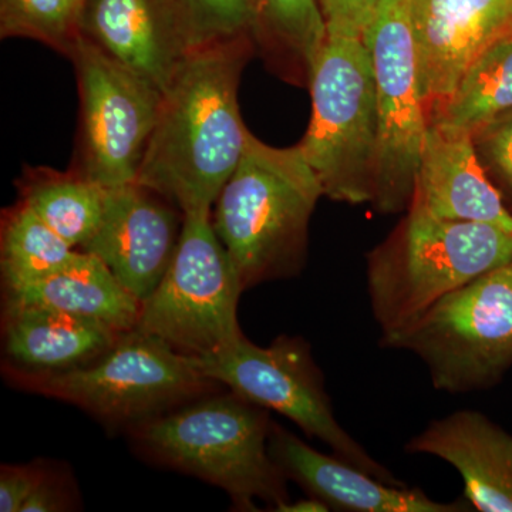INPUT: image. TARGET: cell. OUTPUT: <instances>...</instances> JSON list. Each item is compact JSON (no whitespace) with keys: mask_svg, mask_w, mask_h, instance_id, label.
<instances>
[{"mask_svg":"<svg viewBox=\"0 0 512 512\" xmlns=\"http://www.w3.org/2000/svg\"><path fill=\"white\" fill-rule=\"evenodd\" d=\"M251 37L191 50L165 89L136 183L184 215L211 214L249 137L238 104Z\"/></svg>","mask_w":512,"mask_h":512,"instance_id":"obj_1","label":"cell"},{"mask_svg":"<svg viewBox=\"0 0 512 512\" xmlns=\"http://www.w3.org/2000/svg\"><path fill=\"white\" fill-rule=\"evenodd\" d=\"M320 197L322 185L301 148L268 146L251 134L211 212L245 291L301 272Z\"/></svg>","mask_w":512,"mask_h":512,"instance_id":"obj_2","label":"cell"},{"mask_svg":"<svg viewBox=\"0 0 512 512\" xmlns=\"http://www.w3.org/2000/svg\"><path fill=\"white\" fill-rule=\"evenodd\" d=\"M271 417L239 394L198 397L134 427L144 453L222 488L234 507L276 510L289 501L284 471L269 453Z\"/></svg>","mask_w":512,"mask_h":512,"instance_id":"obj_3","label":"cell"},{"mask_svg":"<svg viewBox=\"0 0 512 512\" xmlns=\"http://www.w3.org/2000/svg\"><path fill=\"white\" fill-rule=\"evenodd\" d=\"M512 262V232L410 210L369 258L367 284L382 339L396 335L461 286Z\"/></svg>","mask_w":512,"mask_h":512,"instance_id":"obj_4","label":"cell"},{"mask_svg":"<svg viewBox=\"0 0 512 512\" xmlns=\"http://www.w3.org/2000/svg\"><path fill=\"white\" fill-rule=\"evenodd\" d=\"M312 117L298 147L333 201L373 202L379 160L375 67L365 40L326 35L308 74Z\"/></svg>","mask_w":512,"mask_h":512,"instance_id":"obj_5","label":"cell"},{"mask_svg":"<svg viewBox=\"0 0 512 512\" xmlns=\"http://www.w3.org/2000/svg\"><path fill=\"white\" fill-rule=\"evenodd\" d=\"M13 380L104 423L130 427L198 399L217 384L201 372L197 359L137 328L121 333L116 345L89 365L52 375L13 373Z\"/></svg>","mask_w":512,"mask_h":512,"instance_id":"obj_6","label":"cell"},{"mask_svg":"<svg viewBox=\"0 0 512 512\" xmlns=\"http://www.w3.org/2000/svg\"><path fill=\"white\" fill-rule=\"evenodd\" d=\"M384 348L406 349L429 367L437 390L484 389L512 365V266L447 293Z\"/></svg>","mask_w":512,"mask_h":512,"instance_id":"obj_7","label":"cell"},{"mask_svg":"<svg viewBox=\"0 0 512 512\" xmlns=\"http://www.w3.org/2000/svg\"><path fill=\"white\" fill-rule=\"evenodd\" d=\"M237 268L215 234L211 214L184 215L173 261L153 293L141 302L137 329L181 355L202 359L242 338Z\"/></svg>","mask_w":512,"mask_h":512,"instance_id":"obj_8","label":"cell"},{"mask_svg":"<svg viewBox=\"0 0 512 512\" xmlns=\"http://www.w3.org/2000/svg\"><path fill=\"white\" fill-rule=\"evenodd\" d=\"M208 379L256 406L282 414L360 470L386 483L402 484L360 446L335 419L322 373L302 338L279 336L269 346L245 336L215 355L197 359Z\"/></svg>","mask_w":512,"mask_h":512,"instance_id":"obj_9","label":"cell"},{"mask_svg":"<svg viewBox=\"0 0 512 512\" xmlns=\"http://www.w3.org/2000/svg\"><path fill=\"white\" fill-rule=\"evenodd\" d=\"M80 93L77 173L106 188L136 183L163 92L79 37L69 55Z\"/></svg>","mask_w":512,"mask_h":512,"instance_id":"obj_10","label":"cell"},{"mask_svg":"<svg viewBox=\"0 0 512 512\" xmlns=\"http://www.w3.org/2000/svg\"><path fill=\"white\" fill-rule=\"evenodd\" d=\"M375 67L379 160L373 204L383 214L410 207L429 116L421 99L410 0H383L365 35Z\"/></svg>","mask_w":512,"mask_h":512,"instance_id":"obj_11","label":"cell"},{"mask_svg":"<svg viewBox=\"0 0 512 512\" xmlns=\"http://www.w3.org/2000/svg\"><path fill=\"white\" fill-rule=\"evenodd\" d=\"M410 19L430 116L490 47L512 37V0H410Z\"/></svg>","mask_w":512,"mask_h":512,"instance_id":"obj_12","label":"cell"},{"mask_svg":"<svg viewBox=\"0 0 512 512\" xmlns=\"http://www.w3.org/2000/svg\"><path fill=\"white\" fill-rule=\"evenodd\" d=\"M183 224V212L144 185L109 188L100 227L80 251L99 258L144 302L173 261Z\"/></svg>","mask_w":512,"mask_h":512,"instance_id":"obj_13","label":"cell"},{"mask_svg":"<svg viewBox=\"0 0 512 512\" xmlns=\"http://www.w3.org/2000/svg\"><path fill=\"white\" fill-rule=\"evenodd\" d=\"M79 35L163 93L191 52L165 0H86Z\"/></svg>","mask_w":512,"mask_h":512,"instance_id":"obj_14","label":"cell"},{"mask_svg":"<svg viewBox=\"0 0 512 512\" xmlns=\"http://www.w3.org/2000/svg\"><path fill=\"white\" fill-rule=\"evenodd\" d=\"M410 210L448 221L484 222L512 232V214L488 180L466 131L429 123Z\"/></svg>","mask_w":512,"mask_h":512,"instance_id":"obj_15","label":"cell"},{"mask_svg":"<svg viewBox=\"0 0 512 512\" xmlns=\"http://www.w3.org/2000/svg\"><path fill=\"white\" fill-rule=\"evenodd\" d=\"M269 453L275 463L329 510L352 512H461L466 504L437 503L419 488L386 483L338 456L319 453L272 423Z\"/></svg>","mask_w":512,"mask_h":512,"instance_id":"obj_16","label":"cell"},{"mask_svg":"<svg viewBox=\"0 0 512 512\" xmlns=\"http://www.w3.org/2000/svg\"><path fill=\"white\" fill-rule=\"evenodd\" d=\"M451 464L474 510L512 512V436L484 414L461 410L433 421L406 446Z\"/></svg>","mask_w":512,"mask_h":512,"instance_id":"obj_17","label":"cell"},{"mask_svg":"<svg viewBox=\"0 0 512 512\" xmlns=\"http://www.w3.org/2000/svg\"><path fill=\"white\" fill-rule=\"evenodd\" d=\"M120 336L109 326L57 309L3 301V348L13 373L52 375L89 365Z\"/></svg>","mask_w":512,"mask_h":512,"instance_id":"obj_18","label":"cell"},{"mask_svg":"<svg viewBox=\"0 0 512 512\" xmlns=\"http://www.w3.org/2000/svg\"><path fill=\"white\" fill-rule=\"evenodd\" d=\"M3 301L35 303L93 320L124 333L136 329L141 302L127 291L99 258L79 251L59 271L3 292Z\"/></svg>","mask_w":512,"mask_h":512,"instance_id":"obj_19","label":"cell"},{"mask_svg":"<svg viewBox=\"0 0 512 512\" xmlns=\"http://www.w3.org/2000/svg\"><path fill=\"white\" fill-rule=\"evenodd\" d=\"M107 192L76 170L69 173L35 168L19 183V200L80 251L99 229L106 210Z\"/></svg>","mask_w":512,"mask_h":512,"instance_id":"obj_20","label":"cell"},{"mask_svg":"<svg viewBox=\"0 0 512 512\" xmlns=\"http://www.w3.org/2000/svg\"><path fill=\"white\" fill-rule=\"evenodd\" d=\"M77 249L67 244L28 204L16 202L3 211L0 272L3 292L15 291L59 271Z\"/></svg>","mask_w":512,"mask_h":512,"instance_id":"obj_21","label":"cell"},{"mask_svg":"<svg viewBox=\"0 0 512 512\" xmlns=\"http://www.w3.org/2000/svg\"><path fill=\"white\" fill-rule=\"evenodd\" d=\"M512 111V37L487 50L458 83L450 99L429 116L473 136L485 124Z\"/></svg>","mask_w":512,"mask_h":512,"instance_id":"obj_22","label":"cell"},{"mask_svg":"<svg viewBox=\"0 0 512 512\" xmlns=\"http://www.w3.org/2000/svg\"><path fill=\"white\" fill-rule=\"evenodd\" d=\"M254 35L284 50L309 74L326 40L318 0H255Z\"/></svg>","mask_w":512,"mask_h":512,"instance_id":"obj_23","label":"cell"},{"mask_svg":"<svg viewBox=\"0 0 512 512\" xmlns=\"http://www.w3.org/2000/svg\"><path fill=\"white\" fill-rule=\"evenodd\" d=\"M86 0H0V35L26 37L69 56Z\"/></svg>","mask_w":512,"mask_h":512,"instance_id":"obj_24","label":"cell"},{"mask_svg":"<svg viewBox=\"0 0 512 512\" xmlns=\"http://www.w3.org/2000/svg\"><path fill=\"white\" fill-rule=\"evenodd\" d=\"M191 50L251 37L255 0H165Z\"/></svg>","mask_w":512,"mask_h":512,"instance_id":"obj_25","label":"cell"},{"mask_svg":"<svg viewBox=\"0 0 512 512\" xmlns=\"http://www.w3.org/2000/svg\"><path fill=\"white\" fill-rule=\"evenodd\" d=\"M326 35L365 39L383 0H318Z\"/></svg>","mask_w":512,"mask_h":512,"instance_id":"obj_26","label":"cell"},{"mask_svg":"<svg viewBox=\"0 0 512 512\" xmlns=\"http://www.w3.org/2000/svg\"><path fill=\"white\" fill-rule=\"evenodd\" d=\"M471 137L480 160L512 191V111L485 124Z\"/></svg>","mask_w":512,"mask_h":512,"instance_id":"obj_27","label":"cell"},{"mask_svg":"<svg viewBox=\"0 0 512 512\" xmlns=\"http://www.w3.org/2000/svg\"><path fill=\"white\" fill-rule=\"evenodd\" d=\"M42 468L35 464L10 466L5 464L0 470V511L22 512L23 505L35 490Z\"/></svg>","mask_w":512,"mask_h":512,"instance_id":"obj_28","label":"cell"},{"mask_svg":"<svg viewBox=\"0 0 512 512\" xmlns=\"http://www.w3.org/2000/svg\"><path fill=\"white\" fill-rule=\"evenodd\" d=\"M72 495L63 488V484L52 474L43 471L39 483L23 505L22 512H56L69 510Z\"/></svg>","mask_w":512,"mask_h":512,"instance_id":"obj_29","label":"cell"},{"mask_svg":"<svg viewBox=\"0 0 512 512\" xmlns=\"http://www.w3.org/2000/svg\"><path fill=\"white\" fill-rule=\"evenodd\" d=\"M275 511L281 512H325L329 511L328 505L322 503V501L318 500V498L311 497L309 495L308 498H303V500L295 501V503H291V501H286V503L279 505Z\"/></svg>","mask_w":512,"mask_h":512,"instance_id":"obj_30","label":"cell"},{"mask_svg":"<svg viewBox=\"0 0 512 512\" xmlns=\"http://www.w3.org/2000/svg\"><path fill=\"white\" fill-rule=\"evenodd\" d=\"M511 266H512V262H511Z\"/></svg>","mask_w":512,"mask_h":512,"instance_id":"obj_31","label":"cell"}]
</instances>
